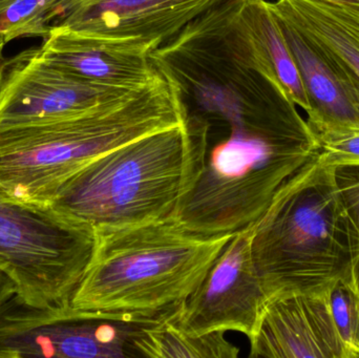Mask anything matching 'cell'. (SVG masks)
<instances>
[{"instance_id":"6da1fadb","label":"cell","mask_w":359,"mask_h":358,"mask_svg":"<svg viewBox=\"0 0 359 358\" xmlns=\"http://www.w3.org/2000/svg\"><path fill=\"white\" fill-rule=\"evenodd\" d=\"M209 124L184 122L101 156L50 201L57 212L96 233L172 220L204 167Z\"/></svg>"},{"instance_id":"7a4b0ae2","label":"cell","mask_w":359,"mask_h":358,"mask_svg":"<svg viewBox=\"0 0 359 358\" xmlns=\"http://www.w3.org/2000/svg\"><path fill=\"white\" fill-rule=\"evenodd\" d=\"M186 116L178 88L162 74L149 88L80 115L0 128V195L50 205L69 178L101 156L179 125Z\"/></svg>"},{"instance_id":"3957f363","label":"cell","mask_w":359,"mask_h":358,"mask_svg":"<svg viewBox=\"0 0 359 358\" xmlns=\"http://www.w3.org/2000/svg\"><path fill=\"white\" fill-rule=\"evenodd\" d=\"M233 235H198L174 220L96 233L69 307L111 321L155 323L185 302Z\"/></svg>"},{"instance_id":"277c9868","label":"cell","mask_w":359,"mask_h":358,"mask_svg":"<svg viewBox=\"0 0 359 358\" xmlns=\"http://www.w3.org/2000/svg\"><path fill=\"white\" fill-rule=\"evenodd\" d=\"M252 227L253 265L268 298L326 292L351 279L355 235L334 165L320 151L278 188Z\"/></svg>"},{"instance_id":"5b68a950","label":"cell","mask_w":359,"mask_h":358,"mask_svg":"<svg viewBox=\"0 0 359 358\" xmlns=\"http://www.w3.org/2000/svg\"><path fill=\"white\" fill-rule=\"evenodd\" d=\"M207 143L204 167L172 220L202 235H236L253 226L280 186L320 151L297 107L247 126H224Z\"/></svg>"},{"instance_id":"8992f818","label":"cell","mask_w":359,"mask_h":358,"mask_svg":"<svg viewBox=\"0 0 359 358\" xmlns=\"http://www.w3.org/2000/svg\"><path fill=\"white\" fill-rule=\"evenodd\" d=\"M96 245L90 227L50 205L0 195V269L31 306H69Z\"/></svg>"},{"instance_id":"52a82bcc","label":"cell","mask_w":359,"mask_h":358,"mask_svg":"<svg viewBox=\"0 0 359 358\" xmlns=\"http://www.w3.org/2000/svg\"><path fill=\"white\" fill-rule=\"evenodd\" d=\"M141 325L69 306H31L16 294L0 306V358L132 357V338Z\"/></svg>"},{"instance_id":"ba28073f","label":"cell","mask_w":359,"mask_h":358,"mask_svg":"<svg viewBox=\"0 0 359 358\" xmlns=\"http://www.w3.org/2000/svg\"><path fill=\"white\" fill-rule=\"evenodd\" d=\"M252 229L238 231L230 239L198 287L174 311L175 322L186 333L252 336L268 298L253 265Z\"/></svg>"},{"instance_id":"9c48e42d","label":"cell","mask_w":359,"mask_h":358,"mask_svg":"<svg viewBox=\"0 0 359 358\" xmlns=\"http://www.w3.org/2000/svg\"><path fill=\"white\" fill-rule=\"evenodd\" d=\"M132 92L82 81L29 48L0 69V128L74 117Z\"/></svg>"},{"instance_id":"30bf717a","label":"cell","mask_w":359,"mask_h":358,"mask_svg":"<svg viewBox=\"0 0 359 358\" xmlns=\"http://www.w3.org/2000/svg\"><path fill=\"white\" fill-rule=\"evenodd\" d=\"M160 46L142 38L98 37L55 27L39 50L50 64L82 81L137 92L161 78L151 58Z\"/></svg>"},{"instance_id":"8fae6325","label":"cell","mask_w":359,"mask_h":358,"mask_svg":"<svg viewBox=\"0 0 359 358\" xmlns=\"http://www.w3.org/2000/svg\"><path fill=\"white\" fill-rule=\"evenodd\" d=\"M223 0H55V27L163 44Z\"/></svg>"},{"instance_id":"7c38bea8","label":"cell","mask_w":359,"mask_h":358,"mask_svg":"<svg viewBox=\"0 0 359 358\" xmlns=\"http://www.w3.org/2000/svg\"><path fill=\"white\" fill-rule=\"evenodd\" d=\"M328 292H283L269 296L250 342L249 357L347 358Z\"/></svg>"},{"instance_id":"4fadbf2b","label":"cell","mask_w":359,"mask_h":358,"mask_svg":"<svg viewBox=\"0 0 359 358\" xmlns=\"http://www.w3.org/2000/svg\"><path fill=\"white\" fill-rule=\"evenodd\" d=\"M273 13L307 95V122L314 134L320 138L359 130V92L347 71L325 46Z\"/></svg>"},{"instance_id":"5bb4252c","label":"cell","mask_w":359,"mask_h":358,"mask_svg":"<svg viewBox=\"0 0 359 358\" xmlns=\"http://www.w3.org/2000/svg\"><path fill=\"white\" fill-rule=\"evenodd\" d=\"M271 8L325 46L359 92V33L349 22L330 4L318 0H276Z\"/></svg>"},{"instance_id":"9a60e30c","label":"cell","mask_w":359,"mask_h":358,"mask_svg":"<svg viewBox=\"0 0 359 358\" xmlns=\"http://www.w3.org/2000/svg\"><path fill=\"white\" fill-rule=\"evenodd\" d=\"M236 1L241 22L253 46L271 67L291 100L307 111L309 109L307 95L271 4L267 0Z\"/></svg>"},{"instance_id":"2e32d148","label":"cell","mask_w":359,"mask_h":358,"mask_svg":"<svg viewBox=\"0 0 359 358\" xmlns=\"http://www.w3.org/2000/svg\"><path fill=\"white\" fill-rule=\"evenodd\" d=\"M175 311V310H174ZM174 311L155 323L141 325L132 338L135 357L153 358H236L238 347L225 332L191 336L181 329Z\"/></svg>"},{"instance_id":"e0dca14e","label":"cell","mask_w":359,"mask_h":358,"mask_svg":"<svg viewBox=\"0 0 359 358\" xmlns=\"http://www.w3.org/2000/svg\"><path fill=\"white\" fill-rule=\"evenodd\" d=\"M55 0H0V36L46 39L54 21Z\"/></svg>"},{"instance_id":"ac0fdd59","label":"cell","mask_w":359,"mask_h":358,"mask_svg":"<svg viewBox=\"0 0 359 358\" xmlns=\"http://www.w3.org/2000/svg\"><path fill=\"white\" fill-rule=\"evenodd\" d=\"M337 333L347 358H359V296L350 277L339 280L328 292Z\"/></svg>"},{"instance_id":"d6986e66","label":"cell","mask_w":359,"mask_h":358,"mask_svg":"<svg viewBox=\"0 0 359 358\" xmlns=\"http://www.w3.org/2000/svg\"><path fill=\"white\" fill-rule=\"evenodd\" d=\"M333 165L335 181L356 239L351 282L359 296V163L347 162Z\"/></svg>"},{"instance_id":"ffe728a7","label":"cell","mask_w":359,"mask_h":358,"mask_svg":"<svg viewBox=\"0 0 359 358\" xmlns=\"http://www.w3.org/2000/svg\"><path fill=\"white\" fill-rule=\"evenodd\" d=\"M318 139L320 144V153L330 163H359V130Z\"/></svg>"},{"instance_id":"44dd1931","label":"cell","mask_w":359,"mask_h":358,"mask_svg":"<svg viewBox=\"0 0 359 358\" xmlns=\"http://www.w3.org/2000/svg\"><path fill=\"white\" fill-rule=\"evenodd\" d=\"M18 294V288L14 280L0 269V306Z\"/></svg>"},{"instance_id":"7402d4cb","label":"cell","mask_w":359,"mask_h":358,"mask_svg":"<svg viewBox=\"0 0 359 358\" xmlns=\"http://www.w3.org/2000/svg\"><path fill=\"white\" fill-rule=\"evenodd\" d=\"M337 6H346V8H359V0H318Z\"/></svg>"},{"instance_id":"603a6c76","label":"cell","mask_w":359,"mask_h":358,"mask_svg":"<svg viewBox=\"0 0 359 358\" xmlns=\"http://www.w3.org/2000/svg\"><path fill=\"white\" fill-rule=\"evenodd\" d=\"M6 44V40L0 36V69H1L2 63H4V48Z\"/></svg>"}]
</instances>
